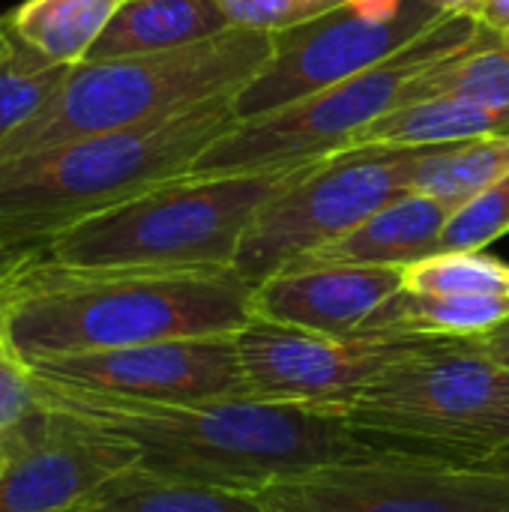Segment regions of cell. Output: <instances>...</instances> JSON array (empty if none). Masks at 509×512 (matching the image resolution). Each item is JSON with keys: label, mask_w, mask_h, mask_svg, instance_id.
Segmentation results:
<instances>
[{"label": "cell", "mask_w": 509, "mask_h": 512, "mask_svg": "<svg viewBox=\"0 0 509 512\" xmlns=\"http://www.w3.org/2000/svg\"><path fill=\"white\" fill-rule=\"evenodd\" d=\"M258 498L267 512H509L495 474L399 450L327 465Z\"/></svg>", "instance_id": "cell-9"}, {"label": "cell", "mask_w": 509, "mask_h": 512, "mask_svg": "<svg viewBox=\"0 0 509 512\" xmlns=\"http://www.w3.org/2000/svg\"><path fill=\"white\" fill-rule=\"evenodd\" d=\"M90 512H267L258 495L174 483L141 468L117 483Z\"/></svg>", "instance_id": "cell-22"}, {"label": "cell", "mask_w": 509, "mask_h": 512, "mask_svg": "<svg viewBox=\"0 0 509 512\" xmlns=\"http://www.w3.org/2000/svg\"><path fill=\"white\" fill-rule=\"evenodd\" d=\"M39 384V381H36ZM42 405L132 444L141 471L192 486L261 495L327 465L375 456L336 405L231 399L210 405H129L39 384Z\"/></svg>", "instance_id": "cell-1"}, {"label": "cell", "mask_w": 509, "mask_h": 512, "mask_svg": "<svg viewBox=\"0 0 509 512\" xmlns=\"http://www.w3.org/2000/svg\"><path fill=\"white\" fill-rule=\"evenodd\" d=\"M303 168L168 180L51 234L42 264L72 273L234 270L261 207Z\"/></svg>", "instance_id": "cell-4"}, {"label": "cell", "mask_w": 509, "mask_h": 512, "mask_svg": "<svg viewBox=\"0 0 509 512\" xmlns=\"http://www.w3.org/2000/svg\"><path fill=\"white\" fill-rule=\"evenodd\" d=\"M12 285H15V282H12ZM12 285H0V303H3V297H6V294L12 291Z\"/></svg>", "instance_id": "cell-34"}, {"label": "cell", "mask_w": 509, "mask_h": 512, "mask_svg": "<svg viewBox=\"0 0 509 512\" xmlns=\"http://www.w3.org/2000/svg\"><path fill=\"white\" fill-rule=\"evenodd\" d=\"M270 54L273 33L234 27L225 36L174 51L78 63L30 120L0 141V162L237 93Z\"/></svg>", "instance_id": "cell-5"}, {"label": "cell", "mask_w": 509, "mask_h": 512, "mask_svg": "<svg viewBox=\"0 0 509 512\" xmlns=\"http://www.w3.org/2000/svg\"><path fill=\"white\" fill-rule=\"evenodd\" d=\"M42 411L39 384L27 360L0 333V444Z\"/></svg>", "instance_id": "cell-26"}, {"label": "cell", "mask_w": 509, "mask_h": 512, "mask_svg": "<svg viewBox=\"0 0 509 512\" xmlns=\"http://www.w3.org/2000/svg\"><path fill=\"white\" fill-rule=\"evenodd\" d=\"M423 3H429L432 9H438L444 15H471V18H477V12L483 6V0H423Z\"/></svg>", "instance_id": "cell-31"}, {"label": "cell", "mask_w": 509, "mask_h": 512, "mask_svg": "<svg viewBox=\"0 0 509 512\" xmlns=\"http://www.w3.org/2000/svg\"><path fill=\"white\" fill-rule=\"evenodd\" d=\"M402 288L423 297H509V264L489 252H435L402 267Z\"/></svg>", "instance_id": "cell-23"}, {"label": "cell", "mask_w": 509, "mask_h": 512, "mask_svg": "<svg viewBox=\"0 0 509 512\" xmlns=\"http://www.w3.org/2000/svg\"><path fill=\"white\" fill-rule=\"evenodd\" d=\"M509 135V105H486L471 99L435 96L408 102L387 117L375 120L354 147H441L477 138Z\"/></svg>", "instance_id": "cell-17"}, {"label": "cell", "mask_w": 509, "mask_h": 512, "mask_svg": "<svg viewBox=\"0 0 509 512\" xmlns=\"http://www.w3.org/2000/svg\"><path fill=\"white\" fill-rule=\"evenodd\" d=\"M507 399H509V372H507Z\"/></svg>", "instance_id": "cell-36"}, {"label": "cell", "mask_w": 509, "mask_h": 512, "mask_svg": "<svg viewBox=\"0 0 509 512\" xmlns=\"http://www.w3.org/2000/svg\"><path fill=\"white\" fill-rule=\"evenodd\" d=\"M477 345L483 348L486 357H492L501 369H507L509 372V318L498 327V330H492L489 336L477 339Z\"/></svg>", "instance_id": "cell-30"}, {"label": "cell", "mask_w": 509, "mask_h": 512, "mask_svg": "<svg viewBox=\"0 0 509 512\" xmlns=\"http://www.w3.org/2000/svg\"><path fill=\"white\" fill-rule=\"evenodd\" d=\"M255 285L234 270L72 273L27 270L0 303V333L27 360L174 339L237 336Z\"/></svg>", "instance_id": "cell-2"}, {"label": "cell", "mask_w": 509, "mask_h": 512, "mask_svg": "<svg viewBox=\"0 0 509 512\" xmlns=\"http://www.w3.org/2000/svg\"><path fill=\"white\" fill-rule=\"evenodd\" d=\"M126 0H21L0 21L9 39L54 66H78Z\"/></svg>", "instance_id": "cell-18"}, {"label": "cell", "mask_w": 509, "mask_h": 512, "mask_svg": "<svg viewBox=\"0 0 509 512\" xmlns=\"http://www.w3.org/2000/svg\"><path fill=\"white\" fill-rule=\"evenodd\" d=\"M234 93L180 114L75 138L0 162V240L45 243L51 234L186 177L237 123Z\"/></svg>", "instance_id": "cell-3"}, {"label": "cell", "mask_w": 509, "mask_h": 512, "mask_svg": "<svg viewBox=\"0 0 509 512\" xmlns=\"http://www.w3.org/2000/svg\"><path fill=\"white\" fill-rule=\"evenodd\" d=\"M509 174V135L477 138L462 144L432 147L411 177V192L444 201L450 210L462 207L492 183Z\"/></svg>", "instance_id": "cell-20"}, {"label": "cell", "mask_w": 509, "mask_h": 512, "mask_svg": "<svg viewBox=\"0 0 509 512\" xmlns=\"http://www.w3.org/2000/svg\"><path fill=\"white\" fill-rule=\"evenodd\" d=\"M504 234H509V174L450 213L438 252H480Z\"/></svg>", "instance_id": "cell-25"}, {"label": "cell", "mask_w": 509, "mask_h": 512, "mask_svg": "<svg viewBox=\"0 0 509 512\" xmlns=\"http://www.w3.org/2000/svg\"><path fill=\"white\" fill-rule=\"evenodd\" d=\"M231 24L255 33H279L315 21L351 0H219Z\"/></svg>", "instance_id": "cell-27"}, {"label": "cell", "mask_w": 509, "mask_h": 512, "mask_svg": "<svg viewBox=\"0 0 509 512\" xmlns=\"http://www.w3.org/2000/svg\"><path fill=\"white\" fill-rule=\"evenodd\" d=\"M396 294H402L399 267L288 264L255 285L252 318L333 339H360Z\"/></svg>", "instance_id": "cell-14"}, {"label": "cell", "mask_w": 509, "mask_h": 512, "mask_svg": "<svg viewBox=\"0 0 509 512\" xmlns=\"http://www.w3.org/2000/svg\"><path fill=\"white\" fill-rule=\"evenodd\" d=\"M509 318V297H423L396 294L369 324L366 336L483 339Z\"/></svg>", "instance_id": "cell-19"}, {"label": "cell", "mask_w": 509, "mask_h": 512, "mask_svg": "<svg viewBox=\"0 0 509 512\" xmlns=\"http://www.w3.org/2000/svg\"><path fill=\"white\" fill-rule=\"evenodd\" d=\"M435 96L509 105V36H495L468 54L438 63L405 87V105Z\"/></svg>", "instance_id": "cell-21"}, {"label": "cell", "mask_w": 509, "mask_h": 512, "mask_svg": "<svg viewBox=\"0 0 509 512\" xmlns=\"http://www.w3.org/2000/svg\"><path fill=\"white\" fill-rule=\"evenodd\" d=\"M423 336L333 339L264 318L234 336L246 396L285 405L345 408L381 369L411 351Z\"/></svg>", "instance_id": "cell-13"}, {"label": "cell", "mask_w": 509, "mask_h": 512, "mask_svg": "<svg viewBox=\"0 0 509 512\" xmlns=\"http://www.w3.org/2000/svg\"><path fill=\"white\" fill-rule=\"evenodd\" d=\"M477 21L486 27V30H492V33H498V36H509V0H483V6H480V12H477Z\"/></svg>", "instance_id": "cell-29"}, {"label": "cell", "mask_w": 509, "mask_h": 512, "mask_svg": "<svg viewBox=\"0 0 509 512\" xmlns=\"http://www.w3.org/2000/svg\"><path fill=\"white\" fill-rule=\"evenodd\" d=\"M69 69L42 60L15 39L6 42L0 51V141L21 129L57 93Z\"/></svg>", "instance_id": "cell-24"}, {"label": "cell", "mask_w": 509, "mask_h": 512, "mask_svg": "<svg viewBox=\"0 0 509 512\" xmlns=\"http://www.w3.org/2000/svg\"><path fill=\"white\" fill-rule=\"evenodd\" d=\"M432 147H348L306 165L249 225L234 273L252 285L342 240L393 198L411 192L417 162Z\"/></svg>", "instance_id": "cell-8"}, {"label": "cell", "mask_w": 509, "mask_h": 512, "mask_svg": "<svg viewBox=\"0 0 509 512\" xmlns=\"http://www.w3.org/2000/svg\"><path fill=\"white\" fill-rule=\"evenodd\" d=\"M498 33L471 15H444L390 60L312 93L294 105L252 120H237L189 174H264L321 162L357 144L381 117L405 105V87L420 72L468 54Z\"/></svg>", "instance_id": "cell-7"}, {"label": "cell", "mask_w": 509, "mask_h": 512, "mask_svg": "<svg viewBox=\"0 0 509 512\" xmlns=\"http://www.w3.org/2000/svg\"><path fill=\"white\" fill-rule=\"evenodd\" d=\"M450 207L438 198L405 192L372 213L342 240L294 261V264H366V267H408L438 252Z\"/></svg>", "instance_id": "cell-15"}, {"label": "cell", "mask_w": 509, "mask_h": 512, "mask_svg": "<svg viewBox=\"0 0 509 512\" xmlns=\"http://www.w3.org/2000/svg\"><path fill=\"white\" fill-rule=\"evenodd\" d=\"M375 447L477 465L509 450L507 369L477 339H429L381 369L348 405Z\"/></svg>", "instance_id": "cell-6"}, {"label": "cell", "mask_w": 509, "mask_h": 512, "mask_svg": "<svg viewBox=\"0 0 509 512\" xmlns=\"http://www.w3.org/2000/svg\"><path fill=\"white\" fill-rule=\"evenodd\" d=\"M444 12L423 0H408L393 18H372L351 3L273 33V54L261 72L234 93V117L252 120L348 81L423 36Z\"/></svg>", "instance_id": "cell-10"}, {"label": "cell", "mask_w": 509, "mask_h": 512, "mask_svg": "<svg viewBox=\"0 0 509 512\" xmlns=\"http://www.w3.org/2000/svg\"><path fill=\"white\" fill-rule=\"evenodd\" d=\"M0 453V512H90L141 465L132 444L48 405Z\"/></svg>", "instance_id": "cell-12"}, {"label": "cell", "mask_w": 509, "mask_h": 512, "mask_svg": "<svg viewBox=\"0 0 509 512\" xmlns=\"http://www.w3.org/2000/svg\"><path fill=\"white\" fill-rule=\"evenodd\" d=\"M42 243H6L0 240V285L18 282L27 270L42 264Z\"/></svg>", "instance_id": "cell-28"}, {"label": "cell", "mask_w": 509, "mask_h": 512, "mask_svg": "<svg viewBox=\"0 0 509 512\" xmlns=\"http://www.w3.org/2000/svg\"><path fill=\"white\" fill-rule=\"evenodd\" d=\"M234 30L219 0H126L84 63L198 45Z\"/></svg>", "instance_id": "cell-16"}, {"label": "cell", "mask_w": 509, "mask_h": 512, "mask_svg": "<svg viewBox=\"0 0 509 512\" xmlns=\"http://www.w3.org/2000/svg\"><path fill=\"white\" fill-rule=\"evenodd\" d=\"M6 42H9V36H6V30H3V21H0V51L6 48Z\"/></svg>", "instance_id": "cell-33"}, {"label": "cell", "mask_w": 509, "mask_h": 512, "mask_svg": "<svg viewBox=\"0 0 509 512\" xmlns=\"http://www.w3.org/2000/svg\"><path fill=\"white\" fill-rule=\"evenodd\" d=\"M3 468H6V462H3V453H0V474H3Z\"/></svg>", "instance_id": "cell-35"}, {"label": "cell", "mask_w": 509, "mask_h": 512, "mask_svg": "<svg viewBox=\"0 0 509 512\" xmlns=\"http://www.w3.org/2000/svg\"><path fill=\"white\" fill-rule=\"evenodd\" d=\"M474 468H483V471L495 474L498 480H504V483L509 486V450L498 453V456H492V459H483V462H477Z\"/></svg>", "instance_id": "cell-32"}, {"label": "cell", "mask_w": 509, "mask_h": 512, "mask_svg": "<svg viewBox=\"0 0 509 512\" xmlns=\"http://www.w3.org/2000/svg\"><path fill=\"white\" fill-rule=\"evenodd\" d=\"M39 384L129 405H210L249 399L234 336L174 339L27 363Z\"/></svg>", "instance_id": "cell-11"}]
</instances>
